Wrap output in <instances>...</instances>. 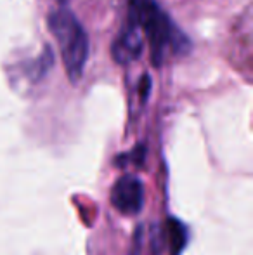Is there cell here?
<instances>
[{
    "mask_svg": "<svg viewBox=\"0 0 253 255\" xmlns=\"http://www.w3.org/2000/svg\"><path fill=\"white\" fill-rule=\"evenodd\" d=\"M49 28L59 44L66 73L71 82H78L88 57V37L73 12L59 7L49 16Z\"/></svg>",
    "mask_w": 253,
    "mask_h": 255,
    "instance_id": "6da1fadb",
    "label": "cell"
},
{
    "mask_svg": "<svg viewBox=\"0 0 253 255\" xmlns=\"http://www.w3.org/2000/svg\"><path fill=\"white\" fill-rule=\"evenodd\" d=\"M141 30L148 37L149 49H151V63L155 66H162L169 47L173 49L177 54H187L191 49L189 38L170 21V17L158 5L146 16L141 24Z\"/></svg>",
    "mask_w": 253,
    "mask_h": 255,
    "instance_id": "7a4b0ae2",
    "label": "cell"
},
{
    "mask_svg": "<svg viewBox=\"0 0 253 255\" xmlns=\"http://www.w3.org/2000/svg\"><path fill=\"white\" fill-rule=\"evenodd\" d=\"M111 203L123 215L139 214L144 205V184L141 179L132 174L120 177L111 189Z\"/></svg>",
    "mask_w": 253,
    "mask_h": 255,
    "instance_id": "3957f363",
    "label": "cell"
},
{
    "mask_svg": "<svg viewBox=\"0 0 253 255\" xmlns=\"http://www.w3.org/2000/svg\"><path fill=\"white\" fill-rule=\"evenodd\" d=\"M142 30L137 24L127 21L120 30L118 37L115 38L111 45V56L118 64H130L142 54Z\"/></svg>",
    "mask_w": 253,
    "mask_h": 255,
    "instance_id": "277c9868",
    "label": "cell"
},
{
    "mask_svg": "<svg viewBox=\"0 0 253 255\" xmlns=\"http://www.w3.org/2000/svg\"><path fill=\"white\" fill-rule=\"evenodd\" d=\"M167 235H169V245L172 255H180L187 245V229L177 219H170L167 224Z\"/></svg>",
    "mask_w": 253,
    "mask_h": 255,
    "instance_id": "5b68a950",
    "label": "cell"
},
{
    "mask_svg": "<svg viewBox=\"0 0 253 255\" xmlns=\"http://www.w3.org/2000/svg\"><path fill=\"white\" fill-rule=\"evenodd\" d=\"M149 91H151V77H149V75H144V77L141 78V84H139V94H141L142 101L148 99Z\"/></svg>",
    "mask_w": 253,
    "mask_h": 255,
    "instance_id": "8992f818",
    "label": "cell"
},
{
    "mask_svg": "<svg viewBox=\"0 0 253 255\" xmlns=\"http://www.w3.org/2000/svg\"><path fill=\"white\" fill-rule=\"evenodd\" d=\"M132 255H139V254H132Z\"/></svg>",
    "mask_w": 253,
    "mask_h": 255,
    "instance_id": "52a82bcc",
    "label": "cell"
}]
</instances>
